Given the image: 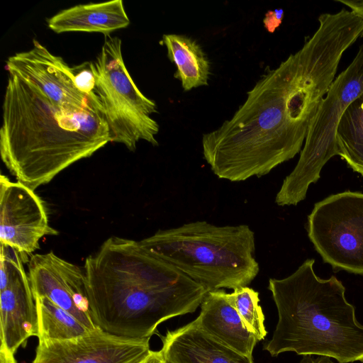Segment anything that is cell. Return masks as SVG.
<instances>
[{"label": "cell", "instance_id": "44dd1931", "mask_svg": "<svg viewBox=\"0 0 363 363\" xmlns=\"http://www.w3.org/2000/svg\"><path fill=\"white\" fill-rule=\"evenodd\" d=\"M283 16L284 11L282 9L268 11L263 20L266 30L270 33H273L281 23Z\"/></svg>", "mask_w": 363, "mask_h": 363}, {"label": "cell", "instance_id": "e0dca14e", "mask_svg": "<svg viewBox=\"0 0 363 363\" xmlns=\"http://www.w3.org/2000/svg\"><path fill=\"white\" fill-rule=\"evenodd\" d=\"M162 40L169 60L177 67L174 77L184 91L208 85L211 63L195 40L185 35L164 34Z\"/></svg>", "mask_w": 363, "mask_h": 363}, {"label": "cell", "instance_id": "ac0fdd59", "mask_svg": "<svg viewBox=\"0 0 363 363\" xmlns=\"http://www.w3.org/2000/svg\"><path fill=\"white\" fill-rule=\"evenodd\" d=\"M337 155L363 176V93L343 113L335 133Z\"/></svg>", "mask_w": 363, "mask_h": 363}, {"label": "cell", "instance_id": "52a82bcc", "mask_svg": "<svg viewBox=\"0 0 363 363\" xmlns=\"http://www.w3.org/2000/svg\"><path fill=\"white\" fill-rule=\"evenodd\" d=\"M363 93V44L350 65L332 83L310 124L299 160L277 194L278 206L296 205L305 199L309 185L320 179L330 159L337 155L335 133L350 104Z\"/></svg>", "mask_w": 363, "mask_h": 363}, {"label": "cell", "instance_id": "7402d4cb", "mask_svg": "<svg viewBox=\"0 0 363 363\" xmlns=\"http://www.w3.org/2000/svg\"><path fill=\"white\" fill-rule=\"evenodd\" d=\"M139 363H168L161 351H150L149 354Z\"/></svg>", "mask_w": 363, "mask_h": 363}, {"label": "cell", "instance_id": "ffe728a7", "mask_svg": "<svg viewBox=\"0 0 363 363\" xmlns=\"http://www.w3.org/2000/svg\"><path fill=\"white\" fill-rule=\"evenodd\" d=\"M229 303L236 309L247 329L259 340L267 335L264 315L259 305V293L248 286L233 289L226 293Z\"/></svg>", "mask_w": 363, "mask_h": 363}, {"label": "cell", "instance_id": "4fadbf2b", "mask_svg": "<svg viewBox=\"0 0 363 363\" xmlns=\"http://www.w3.org/2000/svg\"><path fill=\"white\" fill-rule=\"evenodd\" d=\"M0 316L1 343L13 354L27 339L38 335L35 298L23 265L0 291Z\"/></svg>", "mask_w": 363, "mask_h": 363}, {"label": "cell", "instance_id": "d4e9b609", "mask_svg": "<svg viewBox=\"0 0 363 363\" xmlns=\"http://www.w3.org/2000/svg\"><path fill=\"white\" fill-rule=\"evenodd\" d=\"M301 363H333L330 358L325 357H319V358L313 359L310 358L303 359Z\"/></svg>", "mask_w": 363, "mask_h": 363}, {"label": "cell", "instance_id": "30bf717a", "mask_svg": "<svg viewBox=\"0 0 363 363\" xmlns=\"http://www.w3.org/2000/svg\"><path fill=\"white\" fill-rule=\"evenodd\" d=\"M5 69L9 74L34 85L60 105L102 107L95 93L87 94L78 88L74 67L35 39L30 50L8 57Z\"/></svg>", "mask_w": 363, "mask_h": 363}, {"label": "cell", "instance_id": "9a60e30c", "mask_svg": "<svg viewBox=\"0 0 363 363\" xmlns=\"http://www.w3.org/2000/svg\"><path fill=\"white\" fill-rule=\"evenodd\" d=\"M168 363H253L203 331L193 320L161 337Z\"/></svg>", "mask_w": 363, "mask_h": 363}, {"label": "cell", "instance_id": "603a6c76", "mask_svg": "<svg viewBox=\"0 0 363 363\" xmlns=\"http://www.w3.org/2000/svg\"><path fill=\"white\" fill-rule=\"evenodd\" d=\"M13 353L11 352L5 345L1 343L0 363H17Z\"/></svg>", "mask_w": 363, "mask_h": 363}, {"label": "cell", "instance_id": "9c48e42d", "mask_svg": "<svg viewBox=\"0 0 363 363\" xmlns=\"http://www.w3.org/2000/svg\"><path fill=\"white\" fill-rule=\"evenodd\" d=\"M58 232L49 225L45 205L35 191L20 182L0 177V242L11 247L22 257L28 256L40 247V240Z\"/></svg>", "mask_w": 363, "mask_h": 363}, {"label": "cell", "instance_id": "7c38bea8", "mask_svg": "<svg viewBox=\"0 0 363 363\" xmlns=\"http://www.w3.org/2000/svg\"><path fill=\"white\" fill-rule=\"evenodd\" d=\"M28 267L34 298L47 297L89 329L96 328L89 315L84 269L60 257L52 251L33 255Z\"/></svg>", "mask_w": 363, "mask_h": 363}, {"label": "cell", "instance_id": "7a4b0ae2", "mask_svg": "<svg viewBox=\"0 0 363 363\" xmlns=\"http://www.w3.org/2000/svg\"><path fill=\"white\" fill-rule=\"evenodd\" d=\"M90 317L118 336L150 339L157 326L194 313L209 291L143 246L111 236L87 257Z\"/></svg>", "mask_w": 363, "mask_h": 363}, {"label": "cell", "instance_id": "8992f818", "mask_svg": "<svg viewBox=\"0 0 363 363\" xmlns=\"http://www.w3.org/2000/svg\"><path fill=\"white\" fill-rule=\"evenodd\" d=\"M94 77V92L102 106L111 142L134 151L140 140L157 146L158 123L151 115L157 113L155 101L138 88L124 62L122 41L105 35L101 51L89 62Z\"/></svg>", "mask_w": 363, "mask_h": 363}, {"label": "cell", "instance_id": "cb8c5ba5", "mask_svg": "<svg viewBox=\"0 0 363 363\" xmlns=\"http://www.w3.org/2000/svg\"><path fill=\"white\" fill-rule=\"evenodd\" d=\"M345 4L351 11L363 18V0H347Z\"/></svg>", "mask_w": 363, "mask_h": 363}, {"label": "cell", "instance_id": "2e32d148", "mask_svg": "<svg viewBox=\"0 0 363 363\" xmlns=\"http://www.w3.org/2000/svg\"><path fill=\"white\" fill-rule=\"evenodd\" d=\"M48 28L56 33L94 32L105 35L125 28L130 19L122 0L79 4L63 9L47 20Z\"/></svg>", "mask_w": 363, "mask_h": 363}, {"label": "cell", "instance_id": "d6986e66", "mask_svg": "<svg viewBox=\"0 0 363 363\" xmlns=\"http://www.w3.org/2000/svg\"><path fill=\"white\" fill-rule=\"evenodd\" d=\"M34 298L38 317V342L70 340L91 330L47 297L37 296Z\"/></svg>", "mask_w": 363, "mask_h": 363}, {"label": "cell", "instance_id": "277c9868", "mask_svg": "<svg viewBox=\"0 0 363 363\" xmlns=\"http://www.w3.org/2000/svg\"><path fill=\"white\" fill-rule=\"evenodd\" d=\"M306 259L292 274L269 279L278 312L271 340L264 347L272 357L285 352L333 358L338 363L363 362V325L335 276L322 279Z\"/></svg>", "mask_w": 363, "mask_h": 363}, {"label": "cell", "instance_id": "ba28073f", "mask_svg": "<svg viewBox=\"0 0 363 363\" xmlns=\"http://www.w3.org/2000/svg\"><path fill=\"white\" fill-rule=\"evenodd\" d=\"M308 235L334 270L363 275V194L346 191L317 202Z\"/></svg>", "mask_w": 363, "mask_h": 363}, {"label": "cell", "instance_id": "5bb4252c", "mask_svg": "<svg viewBox=\"0 0 363 363\" xmlns=\"http://www.w3.org/2000/svg\"><path fill=\"white\" fill-rule=\"evenodd\" d=\"M223 289L209 291L194 320L197 325L213 338L252 359L257 337L245 327L236 309L226 298Z\"/></svg>", "mask_w": 363, "mask_h": 363}, {"label": "cell", "instance_id": "8fae6325", "mask_svg": "<svg viewBox=\"0 0 363 363\" xmlns=\"http://www.w3.org/2000/svg\"><path fill=\"white\" fill-rule=\"evenodd\" d=\"M150 351L148 338L118 336L96 327L73 339L38 342L32 363H139Z\"/></svg>", "mask_w": 363, "mask_h": 363}, {"label": "cell", "instance_id": "6da1fadb", "mask_svg": "<svg viewBox=\"0 0 363 363\" xmlns=\"http://www.w3.org/2000/svg\"><path fill=\"white\" fill-rule=\"evenodd\" d=\"M340 60L327 45L308 39L263 74L233 116L202 136L214 174L230 182L262 177L300 152Z\"/></svg>", "mask_w": 363, "mask_h": 363}, {"label": "cell", "instance_id": "3957f363", "mask_svg": "<svg viewBox=\"0 0 363 363\" xmlns=\"http://www.w3.org/2000/svg\"><path fill=\"white\" fill-rule=\"evenodd\" d=\"M110 142L102 107L60 105L34 85L9 74L0 154L18 182L35 191Z\"/></svg>", "mask_w": 363, "mask_h": 363}, {"label": "cell", "instance_id": "5b68a950", "mask_svg": "<svg viewBox=\"0 0 363 363\" xmlns=\"http://www.w3.org/2000/svg\"><path fill=\"white\" fill-rule=\"evenodd\" d=\"M140 242L208 291L247 286L259 271L255 234L247 225L198 220L159 230Z\"/></svg>", "mask_w": 363, "mask_h": 363}]
</instances>
